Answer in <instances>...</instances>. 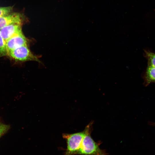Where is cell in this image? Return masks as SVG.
<instances>
[{
  "label": "cell",
  "mask_w": 155,
  "mask_h": 155,
  "mask_svg": "<svg viewBox=\"0 0 155 155\" xmlns=\"http://www.w3.org/2000/svg\"><path fill=\"white\" fill-rule=\"evenodd\" d=\"M150 124H151V125L155 126V123H152L151 122V123H150Z\"/></svg>",
  "instance_id": "cell-12"
},
{
  "label": "cell",
  "mask_w": 155,
  "mask_h": 155,
  "mask_svg": "<svg viewBox=\"0 0 155 155\" xmlns=\"http://www.w3.org/2000/svg\"><path fill=\"white\" fill-rule=\"evenodd\" d=\"M87 130V128L81 132L63 134V137L66 140L67 145V149L64 155L77 154Z\"/></svg>",
  "instance_id": "cell-2"
},
{
  "label": "cell",
  "mask_w": 155,
  "mask_h": 155,
  "mask_svg": "<svg viewBox=\"0 0 155 155\" xmlns=\"http://www.w3.org/2000/svg\"><path fill=\"white\" fill-rule=\"evenodd\" d=\"M155 83V67L148 65L145 77V85Z\"/></svg>",
  "instance_id": "cell-7"
},
{
  "label": "cell",
  "mask_w": 155,
  "mask_h": 155,
  "mask_svg": "<svg viewBox=\"0 0 155 155\" xmlns=\"http://www.w3.org/2000/svg\"><path fill=\"white\" fill-rule=\"evenodd\" d=\"M13 7H0V17L4 16L12 13Z\"/></svg>",
  "instance_id": "cell-10"
},
{
  "label": "cell",
  "mask_w": 155,
  "mask_h": 155,
  "mask_svg": "<svg viewBox=\"0 0 155 155\" xmlns=\"http://www.w3.org/2000/svg\"><path fill=\"white\" fill-rule=\"evenodd\" d=\"M23 18L22 14L18 12H12L7 15L0 17V30L6 26L11 24L22 25Z\"/></svg>",
  "instance_id": "cell-5"
},
{
  "label": "cell",
  "mask_w": 155,
  "mask_h": 155,
  "mask_svg": "<svg viewBox=\"0 0 155 155\" xmlns=\"http://www.w3.org/2000/svg\"><path fill=\"white\" fill-rule=\"evenodd\" d=\"M106 153L99 148L92 139L88 128L77 154L80 155H105Z\"/></svg>",
  "instance_id": "cell-1"
},
{
  "label": "cell",
  "mask_w": 155,
  "mask_h": 155,
  "mask_svg": "<svg viewBox=\"0 0 155 155\" xmlns=\"http://www.w3.org/2000/svg\"><path fill=\"white\" fill-rule=\"evenodd\" d=\"M7 55L6 42L2 37L0 32V57Z\"/></svg>",
  "instance_id": "cell-8"
},
{
  "label": "cell",
  "mask_w": 155,
  "mask_h": 155,
  "mask_svg": "<svg viewBox=\"0 0 155 155\" xmlns=\"http://www.w3.org/2000/svg\"><path fill=\"white\" fill-rule=\"evenodd\" d=\"M7 54L8 52L18 47L28 45V40L22 32L17 34L6 42Z\"/></svg>",
  "instance_id": "cell-4"
},
{
  "label": "cell",
  "mask_w": 155,
  "mask_h": 155,
  "mask_svg": "<svg viewBox=\"0 0 155 155\" xmlns=\"http://www.w3.org/2000/svg\"><path fill=\"white\" fill-rule=\"evenodd\" d=\"M146 53L148 65L155 67V54L149 51H146Z\"/></svg>",
  "instance_id": "cell-9"
},
{
  "label": "cell",
  "mask_w": 155,
  "mask_h": 155,
  "mask_svg": "<svg viewBox=\"0 0 155 155\" xmlns=\"http://www.w3.org/2000/svg\"><path fill=\"white\" fill-rule=\"evenodd\" d=\"M7 55L16 61H32L40 62L39 57L32 53L28 45L22 46L13 50L8 52Z\"/></svg>",
  "instance_id": "cell-3"
},
{
  "label": "cell",
  "mask_w": 155,
  "mask_h": 155,
  "mask_svg": "<svg viewBox=\"0 0 155 155\" xmlns=\"http://www.w3.org/2000/svg\"><path fill=\"white\" fill-rule=\"evenodd\" d=\"M22 25L13 24L6 26L0 30L1 34L6 42L13 36L22 32Z\"/></svg>",
  "instance_id": "cell-6"
},
{
  "label": "cell",
  "mask_w": 155,
  "mask_h": 155,
  "mask_svg": "<svg viewBox=\"0 0 155 155\" xmlns=\"http://www.w3.org/2000/svg\"><path fill=\"white\" fill-rule=\"evenodd\" d=\"M9 125L0 122V138L9 129Z\"/></svg>",
  "instance_id": "cell-11"
}]
</instances>
